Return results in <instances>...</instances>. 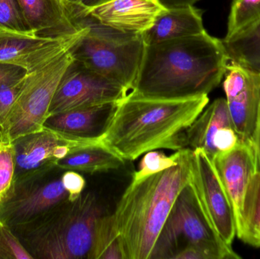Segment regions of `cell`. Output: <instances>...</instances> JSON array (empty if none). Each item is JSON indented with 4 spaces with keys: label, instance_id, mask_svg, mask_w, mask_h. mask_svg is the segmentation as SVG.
Returning a JSON list of instances; mask_svg holds the SVG:
<instances>
[{
    "label": "cell",
    "instance_id": "obj_23",
    "mask_svg": "<svg viewBox=\"0 0 260 259\" xmlns=\"http://www.w3.org/2000/svg\"><path fill=\"white\" fill-rule=\"evenodd\" d=\"M89 259H126L114 214H104L96 225Z\"/></svg>",
    "mask_w": 260,
    "mask_h": 259
},
{
    "label": "cell",
    "instance_id": "obj_19",
    "mask_svg": "<svg viewBox=\"0 0 260 259\" xmlns=\"http://www.w3.org/2000/svg\"><path fill=\"white\" fill-rule=\"evenodd\" d=\"M206 31L203 12L193 6L165 9L156 18L151 28L142 33L145 45L176 38H186Z\"/></svg>",
    "mask_w": 260,
    "mask_h": 259
},
{
    "label": "cell",
    "instance_id": "obj_9",
    "mask_svg": "<svg viewBox=\"0 0 260 259\" xmlns=\"http://www.w3.org/2000/svg\"><path fill=\"white\" fill-rule=\"evenodd\" d=\"M128 91L73 59L56 88L49 116L77 108L119 102Z\"/></svg>",
    "mask_w": 260,
    "mask_h": 259
},
{
    "label": "cell",
    "instance_id": "obj_7",
    "mask_svg": "<svg viewBox=\"0 0 260 259\" xmlns=\"http://www.w3.org/2000/svg\"><path fill=\"white\" fill-rule=\"evenodd\" d=\"M73 61L70 50L27 73L2 126V138L13 141L44 128L61 78Z\"/></svg>",
    "mask_w": 260,
    "mask_h": 259
},
{
    "label": "cell",
    "instance_id": "obj_11",
    "mask_svg": "<svg viewBox=\"0 0 260 259\" xmlns=\"http://www.w3.org/2000/svg\"><path fill=\"white\" fill-rule=\"evenodd\" d=\"M224 76L223 88L232 123L241 142L254 144L260 109V72L229 62Z\"/></svg>",
    "mask_w": 260,
    "mask_h": 259
},
{
    "label": "cell",
    "instance_id": "obj_22",
    "mask_svg": "<svg viewBox=\"0 0 260 259\" xmlns=\"http://www.w3.org/2000/svg\"><path fill=\"white\" fill-rule=\"evenodd\" d=\"M237 237L244 243L260 248V172L249 184L237 222Z\"/></svg>",
    "mask_w": 260,
    "mask_h": 259
},
{
    "label": "cell",
    "instance_id": "obj_21",
    "mask_svg": "<svg viewBox=\"0 0 260 259\" xmlns=\"http://www.w3.org/2000/svg\"><path fill=\"white\" fill-rule=\"evenodd\" d=\"M222 43L229 62L260 72V20Z\"/></svg>",
    "mask_w": 260,
    "mask_h": 259
},
{
    "label": "cell",
    "instance_id": "obj_10",
    "mask_svg": "<svg viewBox=\"0 0 260 259\" xmlns=\"http://www.w3.org/2000/svg\"><path fill=\"white\" fill-rule=\"evenodd\" d=\"M190 182L214 229L232 246L237 236L236 217L213 163L203 149L192 150Z\"/></svg>",
    "mask_w": 260,
    "mask_h": 259
},
{
    "label": "cell",
    "instance_id": "obj_28",
    "mask_svg": "<svg viewBox=\"0 0 260 259\" xmlns=\"http://www.w3.org/2000/svg\"><path fill=\"white\" fill-rule=\"evenodd\" d=\"M0 29L32 33L23 18L18 0H0Z\"/></svg>",
    "mask_w": 260,
    "mask_h": 259
},
{
    "label": "cell",
    "instance_id": "obj_1",
    "mask_svg": "<svg viewBox=\"0 0 260 259\" xmlns=\"http://www.w3.org/2000/svg\"><path fill=\"white\" fill-rule=\"evenodd\" d=\"M229 57L221 40L204 31L145 45L136 95L180 99L208 95L222 80Z\"/></svg>",
    "mask_w": 260,
    "mask_h": 259
},
{
    "label": "cell",
    "instance_id": "obj_8",
    "mask_svg": "<svg viewBox=\"0 0 260 259\" xmlns=\"http://www.w3.org/2000/svg\"><path fill=\"white\" fill-rule=\"evenodd\" d=\"M64 170L52 166L14 179L0 202V220L9 227L21 225L68 200L69 193L62 182Z\"/></svg>",
    "mask_w": 260,
    "mask_h": 259
},
{
    "label": "cell",
    "instance_id": "obj_16",
    "mask_svg": "<svg viewBox=\"0 0 260 259\" xmlns=\"http://www.w3.org/2000/svg\"><path fill=\"white\" fill-rule=\"evenodd\" d=\"M119 102L77 108L50 115L44 128L74 141H100L111 124Z\"/></svg>",
    "mask_w": 260,
    "mask_h": 259
},
{
    "label": "cell",
    "instance_id": "obj_31",
    "mask_svg": "<svg viewBox=\"0 0 260 259\" xmlns=\"http://www.w3.org/2000/svg\"><path fill=\"white\" fill-rule=\"evenodd\" d=\"M165 9H177V8L187 7L193 6L200 0H157Z\"/></svg>",
    "mask_w": 260,
    "mask_h": 259
},
{
    "label": "cell",
    "instance_id": "obj_2",
    "mask_svg": "<svg viewBox=\"0 0 260 259\" xmlns=\"http://www.w3.org/2000/svg\"><path fill=\"white\" fill-rule=\"evenodd\" d=\"M209 101L208 95L167 99L131 92L119 102L101 142L124 161L157 149H187L186 131Z\"/></svg>",
    "mask_w": 260,
    "mask_h": 259
},
{
    "label": "cell",
    "instance_id": "obj_24",
    "mask_svg": "<svg viewBox=\"0 0 260 259\" xmlns=\"http://www.w3.org/2000/svg\"><path fill=\"white\" fill-rule=\"evenodd\" d=\"M27 71L11 64L0 62V127L19 93Z\"/></svg>",
    "mask_w": 260,
    "mask_h": 259
},
{
    "label": "cell",
    "instance_id": "obj_5",
    "mask_svg": "<svg viewBox=\"0 0 260 259\" xmlns=\"http://www.w3.org/2000/svg\"><path fill=\"white\" fill-rule=\"evenodd\" d=\"M85 24L86 32L70 50L73 59L133 91L145 53L142 33L111 28L88 15Z\"/></svg>",
    "mask_w": 260,
    "mask_h": 259
},
{
    "label": "cell",
    "instance_id": "obj_30",
    "mask_svg": "<svg viewBox=\"0 0 260 259\" xmlns=\"http://www.w3.org/2000/svg\"><path fill=\"white\" fill-rule=\"evenodd\" d=\"M62 182L69 193L70 201L76 200L84 193L86 181L82 175L74 170H64L62 173Z\"/></svg>",
    "mask_w": 260,
    "mask_h": 259
},
{
    "label": "cell",
    "instance_id": "obj_15",
    "mask_svg": "<svg viewBox=\"0 0 260 259\" xmlns=\"http://www.w3.org/2000/svg\"><path fill=\"white\" fill-rule=\"evenodd\" d=\"M12 142L15 149V179L30 172L56 166L73 149L98 144L101 141H74L43 128L38 132L18 137Z\"/></svg>",
    "mask_w": 260,
    "mask_h": 259
},
{
    "label": "cell",
    "instance_id": "obj_27",
    "mask_svg": "<svg viewBox=\"0 0 260 259\" xmlns=\"http://www.w3.org/2000/svg\"><path fill=\"white\" fill-rule=\"evenodd\" d=\"M15 149L12 141L0 139V202L9 193L15 177Z\"/></svg>",
    "mask_w": 260,
    "mask_h": 259
},
{
    "label": "cell",
    "instance_id": "obj_33",
    "mask_svg": "<svg viewBox=\"0 0 260 259\" xmlns=\"http://www.w3.org/2000/svg\"><path fill=\"white\" fill-rule=\"evenodd\" d=\"M254 144L255 152H256V170L260 172V109L256 135H255Z\"/></svg>",
    "mask_w": 260,
    "mask_h": 259
},
{
    "label": "cell",
    "instance_id": "obj_17",
    "mask_svg": "<svg viewBox=\"0 0 260 259\" xmlns=\"http://www.w3.org/2000/svg\"><path fill=\"white\" fill-rule=\"evenodd\" d=\"M212 161L232 202L237 224L249 184L257 171L255 145L240 143L230 152L218 155Z\"/></svg>",
    "mask_w": 260,
    "mask_h": 259
},
{
    "label": "cell",
    "instance_id": "obj_32",
    "mask_svg": "<svg viewBox=\"0 0 260 259\" xmlns=\"http://www.w3.org/2000/svg\"><path fill=\"white\" fill-rule=\"evenodd\" d=\"M66 1L70 2V3H73L76 6H80V7L88 10V9H92L96 6L104 4V3H108L111 0H66Z\"/></svg>",
    "mask_w": 260,
    "mask_h": 259
},
{
    "label": "cell",
    "instance_id": "obj_18",
    "mask_svg": "<svg viewBox=\"0 0 260 259\" xmlns=\"http://www.w3.org/2000/svg\"><path fill=\"white\" fill-rule=\"evenodd\" d=\"M157 0H111L86 10L103 25L126 33H142L165 10Z\"/></svg>",
    "mask_w": 260,
    "mask_h": 259
},
{
    "label": "cell",
    "instance_id": "obj_20",
    "mask_svg": "<svg viewBox=\"0 0 260 259\" xmlns=\"http://www.w3.org/2000/svg\"><path fill=\"white\" fill-rule=\"evenodd\" d=\"M124 164V160L100 142L73 149L56 166L65 170L95 173L119 170Z\"/></svg>",
    "mask_w": 260,
    "mask_h": 259
},
{
    "label": "cell",
    "instance_id": "obj_3",
    "mask_svg": "<svg viewBox=\"0 0 260 259\" xmlns=\"http://www.w3.org/2000/svg\"><path fill=\"white\" fill-rule=\"evenodd\" d=\"M192 150H180L178 164L131 182L114 211L126 259H149L171 208L191 176Z\"/></svg>",
    "mask_w": 260,
    "mask_h": 259
},
{
    "label": "cell",
    "instance_id": "obj_13",
    "mask_svg": "<svg viewBox=\"0 0 260 259\" xmlns=\"http://www.w3.org/2000/svg\"><path fill=\"white\" fill-rule=\"evenodd\" d=\"M30 31L44 38H70L85 27L86 9L66 0H18Z\"/></svg>",
    "mask_w": 260,
    "mask_h": 259
},
{
    "label": "cell",
    "instance_id": "obj_12",
    "mask_svg": "<svg viewBox=\"0 0 260 259\" xmlns=\"http://www.w3.org/2000/svg\"><path fill=\"white\" fill-rule=\"evenodd\" d=\"M79 33L64 38H44L33 33H21L0 29V62L36 71L70 50L86 32L87 25Z\"/></svg>",
    "mask_w": 260,
    "mask_h": 259
},
{
    "label": "cell",
    "instance_id": "obj_26",
    "mask_svg": "<svg viewBox=\"0 0 260 259\" xmlns=\"http://www.w3.org/2000/svg\"><path fill=\"white\" fill-rule=\"evenodd\" d=\"M180 150L176 151L171 156L158 151H150L146 152L139 163V169L133 176V182H137L148 176L168 170L178 164L180 160Z\"/></svg>",
    "mask_w": 260,
    "mask_h": 259
},
{
    "label": "cell",
    "instance_id": "obj_6",
    "mask_svg": "<svg viewBox=\"0 0 260 259\" xmlns=\"http://www.w3.org/2000/svg\"><path fill=\"white\" fill-rule=\"evenodd\" d=\"M188 246L204 251L211 259L241 258L214 229L190 182L177 196L149 259H173Z\"/></svg>",
    "mask_w": 260,
    "mask_h": 259
},
{
    "label": "cell",
    "instance_id": "obj_29",
    "mask_svg": "<svg viewBox=\"0 0 260 259\" xmlns=\"http://www.w3.org/2000/svg\"><path fill=\"white\" fill-rule=\"evenodd\" d=\"M0 259H33L11 227L0 220Z\"/></svg>",
    "mask_w": 260,
    "mask_h": 259
},
{
    "label": "cell",
    "instance_id": "obj_4",
    "mask_svg": "<svg viewBox=\"0 0 260 259\" xmlns=\"http://www.w3.org/2000/svg\"><path fill=\"white\" fill-rule=\"evenodd\" d=\"M105 214L94 192H84L24 224L11 227L33 259H89L96 225Z\"/></svg>",
    "mask_w": 260,
    "mask_h": 259
},
{
    "label": "cell",
    "instance_id": "obj_14",
    "mask_svg": "<svg viewBox=\"0 0 260 259\" xmlns=\"http://www.w3.org/2000/svg\"><path fill=\"white\" fill-rule=\"evenodd\" d=\"M187 149H203L211 161L241 143L231 119L226 99L206 106L186 131Z\"/></svg>",
    "mask_w": 260,
    "mask_h": 259
},
{
    "label": "cell",
    "instance_id": "obj_25",
    "mask_svg": "<svg viewBox=\"0 0 260 259\" xmlns=\"http://www.w3.org/2000/svg\"><path fill=\"white\" fill-rule=\"evenodd\" d=\"M260 20V0H233L225 38H230Z\"/></svg>",
    "mask_w": 260,
    "mask_h": 259
},
{
    "label": "cell",
    "instance_id": "obj_34",
    "mask_svg": "<svg viewBox=\"0 0 260 259\" xmlns=\"http://www.w3.org/2000/svg\"><path fill=\"white\" fill-rule=\"evenodd\" d=\"M2 138V129L1 127H0V139Z\"/></svg>",
    "mask_w": 260,
    "mask_h": 259
}]
</instances>
